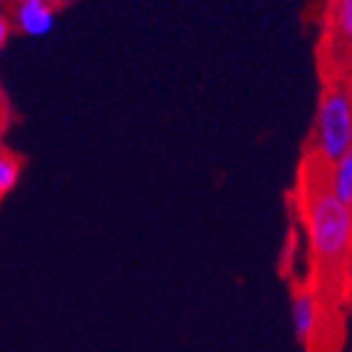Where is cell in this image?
<instances>
[{"label":"cell","mask_w":352,"mask_h":352,"mask_svg":"<svg viewBox=\"0 0 352 352\" xmlns=\"http://www.w3.org/2000/svg\"><path fill=\"white\" fill-rule=\"evenodd\" d=\"M10 30H15V25H12V20L8 15H3L0 18V47H6L10 42Z\"/></svg>","instance_id":"obj_8"},{"label":"cell","mask_w":352,"mask_h":352,"mask_svg":"<svg viewBox=\"0 0 352 352\" xmlns=\"http://www.w3.org/2000/svg\"><path fill=\"white\" fill-rule=\"evenodd\" d=\"M350 296H352V269H350Z\"/></svg>","instance_id":"obj_9"},{"label":"cell","mask_w":352,"mask_h":352,"mask_svg":"<svg viewBox=\"0 0 352 352\" xmlns=\"http://www.w3.org/2000/svg\"><path fill=\"white\" fill-rule=\"evenodd\" d=\"M20 175H23V160L18 153L3 148L0 151V197H8L18 188Z\"/></svg>","instance_id":"obj_7"},{"label":"cell","mask_w":352,"mask_h":352,"mask_svg":"<svg viewBox=\"0 0 352 352\" xmlns=\"http://www.w3.org/2000/svg\"><path fill=\"white\" fill-rule=\"evenodd\" d=\"M3 3H10V0H3Z\"/></svg>","instance_id":"obj_10"},{"label":"cell","mask_w":352,"mask_h":352,"mask_svg":"<svg viewBox=\"0 0 352 352\" xmlns=\"http://www.w3.org/2000/svg\"><path fill=\"white\" fill-rule=\"evenodd\" d=\"M300 222L311 249V278L325 308L350 298L352 269V207L338 200L330 188V163L320 155H305L296 188Z\"/></svg>","instance_id":"obj_1"},{"label":"cell","mask_w":352,"mask_h":352,"mask_svg":"<svg viewBox=\"0 0 352 352\" xmlns=\"http://www.w3.org/2000/svg\"><path fill=\"white\" fill-rule=\"evenodd\" d=\"M330 188L335 197L352 207V151L330 163Z\"/></svg>","instance_id":"obj_6"},{"label":"cell","mask_w":352,"mask_h":352,"mask_svg":"<svg viewBox=\"0 0 352 352\" xmlns=\"http://www.w3.org/2000/svg\"><path fill=\"white\" fill-rule=\"evenodd\" d=\"M12 25L20 35L45 37L54 28L52 0H18L12 6Z\"/></svg>","instance_id":"obj_5"},{"label":"cell","mask_w":352,"mask_h":352,"mask_svg":"<svg viewBox=\"0 0 352 352\" xmlns=\"http://www.w3.org/2000/svg\"><path fill=\"white\" fill-rule=\"evenodd\" d=\"M352 151V89L342 79L325 82L316 109L311 153L328 163Z\"/></svg>","instance_id":"obj_2"},{"label":"cell","mask_w":352,"mask_h":352,"mask_svg":"<svg viewBox=\"0 0 352 352\" xmlns=\"http://www.w3.org/2000/svg\"><path fill=\"white\" fill-rule=\"evenodd\" d=\"M320 65L328 67L325 82L352 72V0L325 3L320 32Z\"/></svg>","instance_id":"obj_3"},{"label":"cell","mask_w":352,"mask_h":352,"mask_svg":"<svg viewBox=\"0 0 352 352\" xmlns=\"http://www.w3.org/2000/svg\"><path fill=\"white\" fill-rule=\"evenodd\" d=\"M328 311L330 308H325L311 283H296L294 296H291V323H294L296 340L308 352H318L320 347V340H323L320 330H323Z\"/></svg>","instance_id":"obj_4"}]
</instances>
